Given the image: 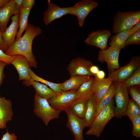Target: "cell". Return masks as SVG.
Segmentation results:
<instances>
[{
  "mask_svg": "<svg viewBox=\"0 0 140 140\" xmlns=\"http://www.w3.org/2000/svg\"><path fill=\"white\" fill-rule=\"evenodd\" d=\"M42 33V30L39 27L29 24L23 35L15 40L5 53L10 56L22 55L26 58L30 67L36 68L37 62L32 52V44L34 38Z\"/></svg>",
  "mask_w": 140,
  "mask_h": 140,
  "instance_id": "obj_1",
  "label": "cell"
},
{
  "mask_svg": "<svg viewBox=\"0 0 140 140\" xmlns=\"http://www.w3.org/2000/svg\"><path fill=\"white\" fill-rule=\"evenodd\" d=\"M115 101L113 98L109 104L102 110L95 118L85 134L99 137L108 122L114 116Z\"/></svg>",
  "mask_w": 140,
  "mask_h": 140,
  "instance_id": "obj_2",
  "label": "cell"
},
{
  "mask_svg": "<svg viewBox=\"0 0 140 140\" xmlns=\"http://www.w3.org/2000/svg\"><path fill=\"white\" fill-rule=\"evenodd\" d=\"M140 20V11H118L114 18L112 32L115 34L131 29Z\"/></svg>",
  "mask_w": 140,
  "mask_h": 140,
  "instance_id": "obj_3",
  "label": "cell"
},
{
  "mask_svg": "<svg viewBox=\"0 0 140 140\" xmlns=\"http://www.w3.org/2000/svg\"><path fill=\"white\" fill-rule=\"evenodd\" d=\"M34 100V113L46 125L52 120L59 118L61 111L53 108L47 100L36 94Z\"/></svg>",
  "mask_w": 140,
  "mask_h": 140,
  "instance_id": "obj_4",
  "label": "cell"
},
{
  "mask_svg": "<svg viewBox=\"0 0 140 140\" xmlns=\"http://www.w3.org/2000/svg\"><path fill=\"white\" fill-rule=\"evenodd\" d=\"M115 82V90L114 95L115 116L121 119L126 116V112L130 99L128 88L123 86L121 82Z\"/></svg>",
  "mask_w": 140,
  "mask_h": 140,
  "instance_id": "obj_5",
  "label": "cell"
},
{
  "mask_svg": "<svg viewBox=\"0 0 140 140\" xmlns=\"http://www.w3.org/2000/svg\"><path fill=\"white\" fill-rule=\"evenodd\" d=\"M79 96L76 90L67 92L62 91L52 98L47 100L50 106L53 108L61 111L68 108L72 102Z\"/></svg>",
  "mask_w": 140,
  "mask_h": 140,
  "instance_id": "obj_6",
  "label": "cell"
},
{
  "mask_svg": "<svg viewBox=\"0 0 140 140\" xmlns=\"http://www.w3.org/2000/svg\"><path fill=\"white\" fill-rule=\"evenodd\" d=\"M140 64V57H133L128 64L109 73L108 76L111 78L113 82H122L129 78Z\"/></svg>",
  "mask_w": 140,
  "mask_h": 140,
  "instance_id": "obj_7",
  "label": "cell"
},
{
  "mask_svg": "<svg viewBox=\"0 0 140 140\" xmlns=\"http://www.w3.org/2000/svg\"><path fill=\"white\" fill-rule=\"evenodd\" d=\"M98 5L97 2L92 0L80 1L72 6L70 14L76 16L79 26L82 27L88 14Z\"/></svg>",
  "mask_w": 140,
  "mask_h": 140,
  "instance_id": "obj_8",
  "label": "cell"
},
{
  "mask_svg": "<svg viewBox=\"0 0 140 140\" xmlns=\"http://www.w3.org/2000/svg\"><path fill=\"white\" fill-rule=\"evenodd\" d=\"M120 50L110 46L104 50H99L97 60L101 63H106L109 73L120 68L118 59Z\"/></svg>",
  "mask_w": 140,
  "mask_h": 140,
  "instance_id": "obj_9",
  "label": "cell"
},
{
  "mask_svg": "<svg viewBox=\"0 0 140 140\" xmlns=\"http://www.w3.org/2000/svg\"><path fill=\"white\" fill-rule=\"evenodd\" d=\"M94 65L90 60L83 57H77L72 60L67 68L70 75H80L92 76L89 71L90 67Z\"/></svg>",
  "mask_w": 140,
  "mask_h": 140,
  "instance_id": "obj_10",
  "label": "cell"
},
{
  "mask_svg": "<svg viewBox=\"0 0 140 140\" xmlns=\"http://www.w3.org/2000/svg\"><path fill=\"white\" fill-rule=\"evenodd\" d=\"M47 8L44 12L43 20L46 25L50 24L54 20L70 13L71 7L61 8L50 0L47 1Z\"/></svg>",
  "mask_w": 140,
  "mask_h": 140,
  "instance_id": "obj_11",
  "label": "cell"
},
{
  "mask_svg": "<svg viewBox=\"0 0 140 140\" xmlns=\"http://www.w3.org/2000/svg\"><path fill=\"white\" fill-rule=\"evenodd\" d=\"M64 111L68 118L66 127L71 130L75 138L78 140H83V131L85 127L83 119L75 115L68 108Z\"/></svg>",
  "mask_w": 140,
  "mask_h": 140,
  "instance_id": "obj_12",
  "label": "cell"
},
{
  "mask_svg": "<svg viewBox=\"0 0 140 140\" xmlns=\"http://www.w3.org/2000/svg\"><path fill=\"white\" fill-rule=\"evenodd\" d=\"M111 34L109 30L105 29L93 31L88 35L84 41L88 45L94 46L101 50H104L108 47V41Z\"/></svg>",
  "mask_w": 140,
  "mask_h": 140,
  "instance_id": "obj_13",
  "label": "cell"
},
{
  "mask_svg": "<svg viewBox=\"0 0 140 140\" xmlns=\"http://www.w3.org/2000/svg\"><path fill=\"white\" fill-rule=\"evenodd\" d=\"M20 9L14 0H9L0 8V30L2 33L5 31L11 16L19 12Z\"/></svg>",
  "mask_w": 140,
  "mask_h": 140,
  "instance_id": "obj_14",
  "label": "cell"
},
{
  "mask_svg": "<svg viewBox=\"0 0 140 140\" xmlns=\"http://www.w3.org/2000/svg\"><path fill=\"white\" fill-rule=\"evenodd\" d=\"M11 64L17 70L19 75V81L24 80L27 82L32 80L29 74L30 65L25 57L20 55H15Z\"/></svg>",
  "mask_w": 140,
  "mask_h": 140,
  "instance_id": "obj_15",
  "label": "cell"
},
{
  "mask_svg": "<svg viewBox=\"0 0 140 140\" xmlns=\"http://www.w3.org/2000/svg\"><path fill=\"white\" fill-rule=\"evenodd\" d=\"M19 12L11 17L12 21L10 24L4 32L2 33L3 39L8 49L16 39L19 27Z\"/></svg>",
  "mask_w": 140,
  "mask_h": 140,
  "instance_id": "obj_16",
  "label": "cell"
},
{
  "mask_svg": "<svg viewBox=\"0 0 140 140\" xmlns=\"http://www.w3.org/2000/svg\"><path fill=\"white\" fill-rule=\"evenodd\" d=\"M94 76V95L96 99L97 107L100 100L107 92L113 82L111 78L109 76L106 78L99 79L95 76Z\"/></svg>",
  "mask_w": 140,
  "mask_h": 140,
  "instance_id": "obj_17",
  "label": "cell"
},
{
  "mask_svg": "<svg viewBox=\"0 0 140 140\" xmlns=\"http://www.w3.org/2000/svg\"><path fill=\"white\" fill-rule=\"evenodd\" d=\"M91 77L80 75L71 76L69 79L61 83V90L64 92L76 90L82 83L89 80Z\"/></svg>",
  "mask_w": 140,
  "mask_h": 140,
  "instance_id": "obj_18",
  "label": "cell"
},
{
  "mask_svg": "<svg viewBox=\"0 0 140 140\" xmlns=\"http://www.w3.org/2000/svg\"><path fill=\"white\" fill-rule=\"evenodd\" d=\"M13 115L11 100L0 96V118L5 125L12 120Z\"/></svg>",
  "mask_w": 140,
  "mask_h": 140,
  "instance_id": "obj_19",
  "label": "cell"
},
{
  "mask_svg": "<svg viewBox=\"0 0 140 140\" xmlns=\"http://www.w3.org/2000/svg\"><path fill=\"white\" fill-rule=\"evenodd\" d=\"M96 109V99L94 95L87 101L85 112L83 118L85 127H90L92 124L95 118Z\"/></svg>",
  "mask_w": 140,
  "mask_h": 140,
  "instance_id": "obj_20",
  "label": "cell"
},
{
  "mask_svg": "<svg viewBox=\"0 0 140 140\" xmlns=\"http://www.w3.org/2000/svg\"><path fill=\"white\" fill-rule=\"evenodd\" d=\"M27 85L33 86L36 91V94L39 96L47 100L51 98L56 94L46 85L32 79L26 82Z\"/></svg>",
  "mask_w": 140,
  "mask_h": 140,
  "instance_id": "obj_21",
  "label": "cell"
},
{
  "mask_svg": "<svg viewBox=\"0 0 140 140\" xmlns=\"http://www.w3.org/2000/svg\"><path fill=\"white\" fill-rule=\"evenodd\" d=\"M32 8L22 6L20 7L19 16V29L15 40H18L22 36L23 32L27 27L29 24L28 17Z\"/></svg>",
  "mask_w": 140,
  "mask_h": 140,
  "instance_id": "obj_22",
  "label": "cell"
},
{
  "mask_svg": "<svg viewBox=\"0 0 140 140\" xmlns=\"http://www.w3.org/2000/svg\"><path fill=\"white\" fill-rule=\"evenodd\" d=\"M89 99L79 97L70 105L68 108L75 115L83 118L86 108L87 102Z\"/></svg>",
  "mask_w": 140,
  "mask_h": 140,
  "instance_id": "obj_23",
  "label": "cell"
},
{
  "mask_svg": "<svg viewBox=\"0 0 140 140\" xmlns=\"http://www.w3.org/2000/svg\"><path fill=\"white\" fill-rule=\"evenodd\" d=\"M94 78L91 76L88 80L84 82L76 90L79 97L89 99L94 94Z\"/></svg>",
  "mask_w": 140,
  "mask_h": 140,
  "instance_id": "obj_24",
  "label": "cell"
},
{
  "mask_svg": "<svg viewBox=\"0 0 140 140\" xmlns=\"http://www.w3.org/2000/svg\"><path fill=\"white\" fill-rule=\"evenodd\" d=\"M130 35V29L123 31L115 35H113L110 38V41L109 44L110 47L121 50L124 48L126 40Z\"/></svg>",
  "mask_w": 140,
  "mask_h": 140,
  "instance_id": "obj_25",
  "label": "cell"
},
{
  "mask_svg": "<svg viewBox=\"0 0 140 140\" xmlns=\"http://www.w3.org/2000/svg\"><path fill=\"white\" fill-rule=\"evenodd\" d=\"M115 90V82L112 84L108 90L100 100L96 107L95 117L107 107L114 98Z\"/></svg>",
  "mask_w": 140,
  "mask_h": 140,
  "instance_id": "obj_26",
  "label": "cell"
},
{
  "mask_svg": "<svg viewBox=\"0 0 140 140\" xmlns=\"http://www.w3.org/2000/svg\"><path fill=\"white\" fill-rule=\"evenodd\" d=\"M29 74L32 80L46 85L56 93H60L62 91L61 83H54L44 79L36 75L30 68L29 69Z\"/></svg>",
  "mask_w": 140,
  "mask_h": 140,
  "instance_id": "obj_27",
  "label": "cell"
},
{
  "mask_svg": "<svg viewBox=\"0 0 140 140\" xmlns=\"http://www.w3.org/2000/svg\"><path fill=\"white\" fill-rule=\"evenodd\" d=\"M121 83L123 86L127 88L133 86L140 85V66L129 78Z\"/></svg>",
  "mask_w": 140,
  "mask_h": 140,
  "instance_id": "obj_28",
  "label": "cell"
},
{
  "mask_svg": "<svg viewBox=\"0 0 140 140\" xmlns=\"http://www.w3.org/2000/svg\"><path fill=\"white\" fill-rule=\"evenodd\" d=\"M140 115V106L131 99H130L128 106L126 116L131 121L135 117Z\"/></svg>",
  "mask_w": 140,
  "mask_h": 140,
  "instance_id": "obj_29",
  "label": "cell"
},
{
  "mask_svg": "<svg viewBox=\"0 0 140 140\" xmlns=\"http://www.w3.org/2000/svg\"><path fill=\"white\" fill-rule=\"evenodd\" d=\"M140 85L130 86L128 88L131 99L140 106Z\"/></svg>",
  "mask_w": 140,
  "mask_h": 140,
  "instance_id": "obj_30",
  "label": "cell"
},
{
  "mask_svg": "<svg viewBox=\"0 0 140 140\" xmlns=\"http://www.w3.org/2000/svg\"><path fill=\"white\" fill-rule=\"evenodd\" d=\"M140 29L131 34L128 38L125 44V47L131 45H140Z\"/></svg>",
  "mask_w": 140,
  "mask_h": 140,
  "instance_id": "obj_31",
  "label": "cell"
},
{
  "mask_svg": "<svg viewBox=\"0 0 140 140\" xmlns=\"http://www.w3.org/2000/svg\"><path fill=\"white\" fill-rule=\"evenodd\" d=\"M131 121L133 124L132 133L134 136L140 137V115L134 118Z\"/></svg>",
  "mask_w": 140,
  "mask_h": 140,
  "instance_id": "obj_32",
  "label": "cell"
},
{
  "mask_svg": "<svg viewBox=\"0 0 140 140\" xmlns=\"http://www.w3.org/2000/svg\"><path fill=\"white\" fill-rule=\"evenodd\" d=\"M15 56L8 55L0 49V61L4 62L7 65L11 64V62L14 58Z\"/></svg>",
  "mask_w": 140,
  "mask_h": 140,
  "instance_id": "obj_33",
  "label": "cell"
},
{
  "mask_svg": "<svg viewBox=\"0 0 140 140\" xmlns=\"http://www.w3.org/2000/svg\"><path fill=\"white\" fill-rule=\"evenodd\" d=\"M1 140H17V137L13 133H9L8 130L2 136Z\"/></svg>",
  "mask_w": 140,
  "mask_h": 140,
  "instance_id": "obj_34",
  "label": "cell"
},
{
  "mask_svg": "<svg viewBox=\"0 0 140 140\" xmlns=\"http://www.w3.org/2000/svg\"><path fill=\"white\" fill-rule=\"evenodd\" d=\"M35 3L34 0H23L21 6L25 8H32L34 5Z\"/></svg>",
  "mask_w": 140,
  "mask_h": 140,
  "instance_id": "obj_35",
  "label": "cell"
},
{
  "mask_svg": "<svg viewBox=\"0 0 140 140\" xmlns=\"http://www.w3.org/2000/svg\"><path fill=\"white\" fill-rule=\"evenodd\" d=\"M7 65L4 62L0 61V86L3 79L4 69Z\"/></svg>",
  "mask_w": 140,
  "mask_h": 140,
  "instance_id": "obj_36",
  "label": "cell"
},
{
  "mask_svg": "<svg viewBox=\"0 0 140 140\" xmlns=\"http://www.w3.org/2000/svg\"><path fill=\"white\" fill-rule=\"evenodd\" d=\"M0 49L5 52L8 48L5 43L2 36V33L0 30Z\"/></svg>",
  "mask_w": 140,
  "mask_h": 140,
  "instance_id": "obj_37",
  "label": "cell"
},
{
  "mask_svg": "<svg viewBox=\"0 0 140 140\" xmlns=\"http://www.w3.org/2000/svg\"><path fill=\"white\" fill-rule=\"evenodd\" d=\"M139 29H140V20L130 29V34L134 33Z\"/></svg>",
  "mask_w": 140,
  "mask_h": 140,
  "instance_id": "obj_38",
  "label": "cell"
},
{
  "mask_svg": "<svg viewBox=\"0 0 140 140\" xmlns=\"http://www.w3.org/2000/svg\"><path fill=\"white\" fill-rule=\"evenodd\" d=\"M100 70L97 66L93 65L90 68L89 71L93 76L95 75Z\"/></svg>",
  "mask_w": 140,
  "mask_h": 140,
  "instance_id": "obj_39",
  "label": "cell"
},
{
  "mask_svg": "<svg viewBox=\"0 0 140 140\" xmlns=\"http://www.w3.org/2000/svg\"><path fill=\"white\" fill-rule=\"evenodd\" d=\"M95 76L98 79H102L105 78V73L102 70H99Z\"/></svg>",
  "mask_w": 140,
  "mask_h": 140,
  "instance_id": "obj_40",
  "label": "cell"
},
{
  "mask_svg": "<svg viewBox=\"0 0 140 140\" xmlns=\"http://www.w3.org/2000/svg\"><path fill=\"white\" fill-rule=\"evenodd\" d=\"M14 1L17 6L20 8L22 5L23 0H14Z\"/></svg>",
  "mask_w": 140,
  "mask_h": 140,
  "instance_id": "obj_41",
  "label": "cell"
},
{
  "mask_svg": "<svg viewBox=\"0 0 140 140\" xmlns=\"http://www.w3.org/2000/svg\"><path fill=\"white\" fill-rule=\"evenodd\" d=\"M6 126L5 125L3 122L0 118V129H3L6 128Z\"/></svg>",
  "mask_w": 140,
  "mask_h": 140,
  "instance_id": "obj_42",
  "label": "cell"
},
{
  "mask_svg": "<svg viewBox=\"0 0 140 140\" xmlns=\"http://www.w3.org/2000/svg\"><path fill=\"white\" fill-rule=\"evenodd\" d=\"M9 0H0V8L5 4Z\"/></svg>",
  "mask_w": 140,
  "mask_h": 140,
  "instance_id": "obj_43",
  "label": "cell"
},
{
  "mask_svg": "<svg viewBox=\"0 0 140 140\" xmlns=\"http://www.w3.org/2000/svg\"><path fill=\"white\" fill-rule=\"evenodd\" d=\"M75 140H78V139H76L75 138Z\"/></svg>",
  "mask_w": 140,
  "mask_h": 140,
  "instance_id": "obj_44",
  "label": "cell"
}]
</instances>
